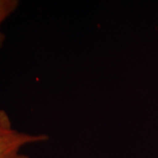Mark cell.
Returning a JSON list of instances; mask_svg holds the SVG:
<instances>
[{
    "label": "cell",
    "mask_w": 158,
    "mask_h": 158,
    "mask_svg": "<svg viewBox=\"0 0 158 158\" xmlns=\"http://www.w3.org/2000/svg\"><path fill=\"white\" fill-rule=\"evenodd\" d=\"M19 5V3L17 0H0V47L3 46L6 40V36L1 30V27L3 23L16 11Z\"/></svg>",
    "instance_id": "2"
},
{
    "label": "cell",
    "mask_w": 158,
    "mask_h": 158,
    "mask_svg": "<svg viewBox=\"0 0 158 158\" xmlns=\"http://www.w3.org/2000/svg\"><path fill=\"white\" fill-rule=\"evenodd\" d=\"M48 139L46 135H33L14 128L8 113L0 109V158H30L22 152L23 148Z\"/></svg>",
    "instance_id": "1"
}]
</instances>
